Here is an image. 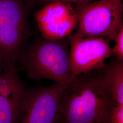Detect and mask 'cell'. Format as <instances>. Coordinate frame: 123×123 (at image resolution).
Returning a JSON list of instances; mask_svg holds the SVG:
<instances>
[{
    "label": "cell",
    "mask_w": 123,
    "mask_h": 123,
    "mask_svg": "<svg viewBox=\"0 0 123 123\" xmlns=\"http://www.w3.org/2000/svg\"><path fill=\"white\" fill-rule=\"evenodd\" d=\"M42 37L48 40L62 39L77 28L78 18L72 4L53 1L45 4L34 14Z\"/></svg>",
    "instance_id": "7"
},
{
    "label": "cell",
    "mask_w": 123,
    "mask_h": 123,
    "mask_svg": "<svg viewBox=\"0 0 123 123\" xmlns=\"http://www.w3.org/2000/svg\"><path fill=\"white\" fill-rule=\"evenodd\" d=\"M26 0V1H27L28 2H29V0Z\"/></svg>",
    "instance_id": "14"
},
{
    "label": "cell",
    "mask_w": 123,
    "mask_h": 123,
    "mask_svg": "<svg viewBox=\"0 0 123 123\" xmlns=\"http://www.w3.org/2000/svg\"><path fill=\"white\" fill-rule=\"evenodd\" d=\"M117 104L105 67L76 75L62 95L57 123H110Z\"/></svg>",
    "instance_id": "1"
},
{
    "label": "cell",
    "mask_w": 123,
    "mask_h": 123,
    "mask_svg": "<svg viewBox=\"0 0 123 123\" xmlns=\"http://www.w3.org/2000/svg\"><path fill=\"white\" fill-rule=\"evenodd\" d=\"M17 64L3 65L0 84V123H20L26 105V89Z\"/></svg>",
    "instance_id": "6"
},
{
    "label": "cell",
    "mask_w": 123,
    "mask_h": 123,
    "mask_svg": "<svg viewBox=\"0 0 123 123\" xmlns=\"http://www.w3.org/2000/svg\"><path fill=\"white\" fill-rule=\"evenodd\" d=\"M91 0H29V2L32 6L34 3L40 4H46L53 1H61L70 4L73 3L76 5V6H79L91 2Z\"/></svg>",
    "instance_id": "12"
},
{
    "label": "cell",
    "mask_w": 123,
    "mask_h": 123,
    "mask_svg": "<svg viewBox=\"0 0 123 123\" xmlns=\"http://www.w3.org/2000/svg\"><path fill=\"white\" fill-rule=\"evenodd\" d=\"M121 0V1H122V0Z\"/></svg>",
    "instance_id": "15"
},
{
    "label": "cell",
    "mask_w": 123,
    "mask_h": 123,
    "mask_svg": "<svg viewBox=\"0 0 123 123\" xmlns=\"http://www.w3.org/2000/svg\"><path fill=\"white\" fill-rule=\"evenodd\" d=\"M68 37L51 41L43 38L34 40L22 53L18 70L26 72L31 80H51L66 86L72 78Z\"/></svg>",
    "instance_id": "2"
},
{
    "label": "cell",
    "mask_w": 123,
    "mask_h": 123,
    "mask_svg": "<svg viewBox=\"0 0 123 123\" xmlns=\"http://www.w3.org/2000/svg\"><path fill=\"white\" fill-rule=\"evenodd\" d=\"M115 46L113 50V54L119 60H123V26L119 30L114 38Z\"/></svg>",
    "instance_id": "10"
},
{
    "label": "cell",
    "mask_w": 123,
    "mask_h": 123,
    "mask_svg": "<svg viewBox=\"0 0 123 123\" xmlns=\"http://www.w3.org/2000/svg\"><path fill=\"white\" fill-rule=\"evenodd\" d=\"M31 6L25 0H0V56L3 65L17 64L26 48Z\"/></svg>",
    "instance_id": "3"
},
{
    "label": "cell",
    "mask_w": 123,
    "mask_h": 123,
    "mask_svg": "<svg viewBox=\"0 0 123 123\" xmlns=\"http://www.w3.org/2000/svg\"><path fill=\"white\" fill-rule=\"evenodd\" d=\"M66 86H37L26 89V105L20 123H57L60 99Z\"/></svg>",
    "instance_id": "8"
},
{
    "label": "cell",
    "mask_w": 123,
    "mask_h": 123,
    "mask_svg": "<svg viewBox=\"0 0 123 123\" xmlns=\"http://www.w3.org/2000/svg\"><path fill=\"white\" fill-rule=\"evenodd\" d=\"M68 37L72 77L105 68L106 59L113 55L109 42L104 37H82L75 33Z\"/></svg>",
    "instance_id": "5"
},
{
    "label": "cell",
    "mask_w": 123,
    "mask_h": 123,
    "mask_svg": "<svg viewBox=\"0 0 123 123\" xmlns=\"http://www.w3.org/2000/svg\"><path fill=\"white\" fill-rule=\"evenodd\" d=\"M77 32L82 37L114 38L123 26V5L120 0H98L76 6Z\"/></svg>",
    "instance_id": "4"
},
{
    "label": "cell",
    "mask_w": 123,
    "mask_h": 123,
    "mask_svg": "<svg viewBox=\"0 0 123 123\" xmlns=\"http://www.w3.org/2000/svg\"><path fill=\"white\" fill-rule=\"evenodd\" d=\"M3 62L1 59V58L0 56V79H1V73L3 69Z\"/></svg>",
    "instance_id": "13"
},
{
    "label": "cell",
    "mask_w": 123,
    "mask_h": 123,
    "mask_svg": "<svg viewBox=\"0 0 123 123\" xmlns=\"http://www.w3.org/2000/svg\"><path fill=\"white\" fill-rule=\"evenodd\" d=\"M110 123H123V105L117 104L111 112Z\"/></svg>",
    "instance_id": "11"
},
{
    "label": "cell",
    "mask_w": 123,
    "mask_h": 123,
    "mask_svg": "<svg viewBox=\"0 0 123 123\" xmlns=\"http://www.w3.org/2000/svg\"><path fill=\"white\" fill-rule=\"evenodd\" d=\"M105 69L114 101L123 105V60L115 57L106 64Z\"/></svg>",
    "instance_id": "9"
}]
</instances>
